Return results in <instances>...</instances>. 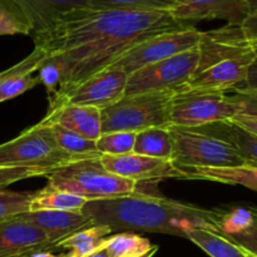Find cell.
Wrapping results in <instances>:
<instances>
[{
  "label": "cell",
  "instance_id": "1",
  "mask_svg": "<svg viewBox=\"0 0 257 257\" xmlns=\"http://www.w3.org/2000/svg\"><path fill=\"white\" fill-rule=\"evenodd\" d=\"M193 25L173 19L168 12L97 10L79 8L70 10L54 25L34 38V45L47 58L59 63L63 78L49 107L60 102L97 73L107 69L120 54L137 43L170 30Z\"/></svg>",
  "mask_w": 257,
  "mask_h": 257
},
{
  "label": "cell",
  "instance_id": "2",
  "mask_svg": "<svg viewBox=\"0 0 257 257\" xmlns=\"http://www.w3.org/2000/svg\"><path fill=\"white\" fill-rule=\"evenodd\" d=\"M82 212L94 225H105L114 231L153 232L187 237L195 228H207L220 233L221 208L198 207L171 198L137 192L107 200L88 201Z\"/></svg>",
  "mask_w": 257,
  "mask_h": 257
},
{
  "label": "cell",
  "instance_id": "3",
  "mask_svg": "<svg viewBox=\"0 0 257 257\" xmlns=\"http://www.w3.org/2000/svg\"><path fill=\"white\" fill-rule=\"evenodd\" d=\"M47 178V187L79 196L87 201L127 196L137 188V182L135 181L105 170L100 157L63 166L49 173Z\"/></svg>",
  "mask_w": 257,
  "mask_h": 257
},
{
  "label": "cell",
  "instance_id": "4",
  "mask_svg": "<svg viewBox=\"0 0 257 257\" xmlns=\"http://www.w3.org/2000/svg\"><path fill=\"white\" fill-rule=\"evenodd\" d=\"M175 90L124 95L102 113V133L135 132L170 125Z\"/></svg>",
  "mask_w": 257,
  "mask_h": 257
},
{
  "label": "cell",
  "instance_id": "5",
  "mask_svg": "<svg viewBox=\"0 0 257 257\" xmlns=\"http://www.w3.org/2000/svg\"><path fill=\"white\" fill-rule=\"evenodd\" d=\"M173 145L172 162L180 170L246 166L243 158L227 141L200 128L168 125Z\"/></svg>",
  "mask_w": 257,
  "mask_h": 257
},
{
  "label": "cell",
  "instance_id": "6",
  "mask_svg": "<svg viewBox=\"0 0 257 257\" xmlns=\"http://www.w3.org/2000/svg\"><path fill=\"white\" fill-rule=\"evenodd\" d=\"M88 158L60 150L49 127L40 120L14 140L0 145V167H37L55 171L63 166Z\"/></svg>",
  "mask_w": 257,
  "mask_h": 257
},
{
  "label": "cell",
  "instance_id": "7",
  "mask_svg": "<svg viewBox=\"0 0 257 257\" xmlns=\"http://www.w3.org/2000/svg\"><path fill=\"white\" fill-rule=\"evenodd\" d=\"M198 49L186 50L161 62L143 67L128 75L124 95L182 89L195 75Z\"/></svg>",
  "mask_w": 257,
  "mask_h": 257
},
{
  "label": "cell",
  "instance_id": "8",
  "mask_svg": "<svg viewBox=\"0 0 257 257\" xmlns=\"http://www.w3.org/2000/svg\"><path fill=\"white\" fill-rule=\"evenodd\" d=\"M237 115V107L227 93L180 89L171 107L170 125L201 128L226 122Z\"/></svg>",
  "mask_w": 257,
  "mask_h": 257
},
{
  "label": "cell",
  "instance_id": "9",
  "mask_svg": "<svg viewBox=\"0 0 257 257\" xmlns=\"http://www.w3.org/2000/svg\"><path fill=\"white\" fill-rule=\"evenodd\" d=\"M201 37L202 32L195 27L153 35L125 50L108 68L120 69L130 75L141 68L193 49L198 45Z\"/></svg>",
  "mask_w": 257,
  "mask_h": 257
},
{
  "label": "cell",
  "instance_id": "10",
  "mask_svg": "<svg viewBox=\"0 0 257 257\" xmlns=\"http://www.w3.org/2000/svg\"><path fill=\"white\" fill-rule=\"evenodd\" d=\"M127 80L128 74L125 72L114 68H107L85 82L80 83L74 90L58 103L67 102L70 104L94 107L102 110L124 97Z\"/></svg>",
  "mask_w": 257,
  "mask_h": 257
},
{
  "label": "cell",
  "instance_id": "11",
  "mask_svg": "<svg viewBox=\"0 0 257 257\" xmlns=\"http://www.w3.org/2000/svg\"><path fill=\"white\" fill-rule=\"evenodd\" d=\"M104 168L120 177L140 181H161L167 178L187 180V175L171 160L127 153L120 156H100Z\"/></svg>",
  "mask_w": 257,
  "mask_h": 257
},
{
  "label": "cell",
  "instance_id": "12",
  "mask_svg": "<svg viewBox=\"0 0 257 257\" xmlns=\"http://www.w3.org/2000/svg\"><path fill=\"white\" fill-rule=\"evenodd\" d=\"M168 13L175 20L188 25L213 19L240 25L250 15L245 0H177Z\"/></svg>",
  "mask_w": 257,
  "mask_h": 257
},
{
  "label": "cell",
  "instance_id": "13",
  "mask_svg": "<svg viewBox=\"0 0 257 257\" xmlns=\"http://www.w3.org/2000/svg\"><path fill=\"white\" fill-rule=\"evenodd\" d=\"M30 30L33 39L49 30L62 15L87 7V0H0Z\"/></svg>",
  "mask_w": 257,
  "mask_h": 257
},
{
  "label": "cell",
  "instance_id": "14",
  "mask_svg": "<svg viewBox=\"0 0 257 257\" xmlns=\"http://www.w3.org/2000/svg\"><path fill=\"white\" fill-rule=\"evenodd\" d=\"M255 59L256 57L252 49L236 58L223 60L193 75L182 89L195 92L227 93L228 90L235 89L246 79L248 68Z\"/></svg>",
  "mask_w": 257,
  "mask_h": 257
},
{
  "label": "cell",
  "instance_id": "15",
  "mask_svg": "<svg viewBox=\"0 0 257 257\" xmlns=\"http://www.w3.org/2000/svg\"><path fill=\"white\" fill-rule=\"evenodd\" d=\"M197 49L198 64L195 75L217 63L245 54L252 50V47L240 37L237 25L226 24L220 29L202 32Z\"/></svg>",
  "mask_w": 257,
  "mask_h": 257
},
{
  "label": "cell",
  "instance_id": "16",
  "mask_svg": "<svg viewBox=\"0 0 257 257\" xmlns=\"http://www.w3.org/2000/svg\"><path fill=\"white\" fill-rule=\"evenodd\" d=\"M19 215L0 221V257L28 256L50 248L47 235Z\"/></svg>",
  "mask_w": 257,
  "mask_h": 257
},
{
  "label": "cell",
  "instance_id": "17",
  "mask_svg": "<svg viewBox=\"0 0 257 257\" xmlns=\"http://www.w3.org/2000/svg\"><path fill=\"white\" fill-rule=\"evenodd\" d=\"M19 217L40 228L47 235L50 248L63 238L94 226L92 218L82 211H28Z\"/></svg>",
  "mask_w": 257,
  "mask_h": 257
},
{
  "label": "cell",
  "instance_id": "18",
  "mask_svg": "<svg viewBox=\"0 0 257 257\" xmlns=\"http://www.w3.org/2000/svg\"><path fill=\"white\" fill-rule=\"evenodd\" d=\"M43 120L62 125L90 141H97L102 135V113L94 107L58 103L48 109Z\"/></svg>",
  "mask_w": 257,
  "mask_h": 257
},
{
  "label": "cell",
  "instance_id": "19",
  "mask_svg": "<svg viewBox=\"0 0 257 257\" xmlns=\"http://www.w3.org/2000/svg\"><path fill=\"white\" fill-rule=\"evenodd\" d=\"M45 58L47 54L44 50L39 47H35L25 59L2 72L0 103L13 99L39 84V78L34 77L33 73L39 69Z\"/></svg>",
  "mask_w": 257,
  "mask_h": 257
},
{
  "label": "cell",
  "instance_id": "20",
  "mask_svg": "<svg viewBox=\"0 0 257 257\" xmlns=\"http://www.w3.org/2000/svg\"><path fill=\"white\" fill-rule=\"evenodd\" d=\"M187 180H206L225 185L243 186L248 190L257 191V167L240 166L223 168H191L183 170Z\"/></svg>",
  "mask_w": 257,
  "mask_h": 257
},
{
  "label": "cell",
  "instance_id": "21",
  "mask_svg": "<svg viewBox=\"0 0 257 257\" xmlns=\"http://www.w3.org/2000/svg\"><path fill=\"white\" fill-rule=\"evenodd\" d=\"M110 233L112 230L108 226L94 225L63 238L53 245V247L67 248L73 257H83L99 250Z\"/></svg>",
  "mask_w": 257,
  "mask_h": 257
},
{
  "label": "cell",
  "instance_id": "22",
  "mask_svg": "<svg viewBox=\"0 0 257 257\" xmlns=\"http://www.w3.org/2000/svg\"><path fill=\"white\" fill-rule=\"evenodd\" d=\"M211 125L217 128L213 136L230 142L243 158L246 166L257 167V136L243 130L231 119Z\"/></svg>",
  "mask_w": 257,
  "mask_h": 257
},
{
  "label": "cell",
  "instance_id": "23",
  "mask_svg": "<svg viewBox=\"0 0 257 257\" xmlns=\"http://www.w3.org/2000/svg\"><path fill=\"white\" fill-rule=\"evenodd\" d=\"M133 153L172 161L173 145L168 127H156L136 135Z\"/></svg>",
  "mask_w": 257,
  "mask_h": 257
},
{
  "label": "cell",
  "instance_id": "24",
  "mask_svg": "<svg viewBox=\"0 0 257 257\" xmlns=\"http://www.w3.org/2000/svg\"><path fill=\"white\" fill-rule=\"evenodd\" d=\"M186 238L196 243L211 257H248L245 250L216 231L195 228L187 233Z\"/></svg>",
  "mask_w": 257,
  "mask_h": 257
},
{
  "label": "cell",
  "instance_id": "25",
  "mask_svg": "<svg viewBox=\"0 0 257 257\" xmlns=\"http://www.w3.org/2000/svg\"><path fill=\"white\" fill-rule=\"evenodd\" d=\"M88 201L79 196L45 187L35 192L29 211H82Z\"/></svg>",
  "mask_w": 257,
  "mask_h": 257
},
{
  "label": "cell",
  "instance_id": "26",
  "mask_svg": "<svg viewBox=\"0 0 257 257\" xmlns=\"http://www.w3.org/2000/svg\"><path fill=\"white\" fill-rule=\"evenodd\" d=\"M42 122L49 127L55 143L64 152L82 158H95L102 156L100 153H98L97 147H95V141L84 138L83 136L72 132V131L62 127V125L55 124V123L44 122L43 119Z\"/></svg>",
  "mask_w": 257,
  "mask_h": 257
},
{
  "label": "cell",
  "instance_id": "27",
  "mask_svg": "<svg viewBox=\"0 0 257 257\" xmlns=\"http://www.w3.org/2000/svg\"><path fill=\"white\" fill-rule=\"evenodd\" d=\"M102 247L109 257H137L153 247L150 240L135 232H120L108 236Z\"/></svg>",
  "mask_w": 257,
  "mask_h": 257
},
{
  "label": "cell",
  "instance_id": "28",
  "mask_svg": "<svg viewBox=\"0 0 257 257\" xmlns=\"http://www.w3.org/2000/svg\"><path fill=\"white\" fill-rule=\"evenodd\" d=\"M177 0H87V7L97 10L170 12Z\"/></svg>",
  "mask_w": 257,
  "mask_h": 257
},
{
  "label": "cell",
  "instance_id": "29",
  "mask_svg": "<svg viewBox=\"0 0 257 257\" xmlns=\"http://www.w3.org/2000/svg\"><path fill=\"white\" fill-rule=\"evenodd\" d=\"M135 132H109L102 133L97 141L95 147L98 153L107 156H120L133 152L136 141Z\"/></svg>",
  "mask_w": 257,
  "mask_h": 257
},
{
  "label": "cell",
  "instance_id": "30",
  "mask_svg": "<svg viewBox=\"0 0 257 257\" xmlns=\"http://www.w3.org/2000/svg\"><path fill=\"white\" fill-rule=\"evenodd\" d=\"M35 192L0 191V221L29 211L30 201Z\"/></svg>",
  "mask_w": 257,
  "mask_h": 257
},
{
  "label": "cell",
  "instance_id": "31",
  "mask_svg": "<svg viewBox=\"0 0 257 257\" xmlns=\"http://www.w3.org/2000/svg\"><path fill=\"white\" fill-rule=\"evenodd\" d=\"M38 78H39L40 83L44 84V87L47 88L48 99H49L50 103L54 99L55 95H57L58 89L60 87V83H62V67L55 60L45 58V60L42 63L39 69H38Z\"/></svg>",
  "mask_w": 257,
  "mask_h": 257
},
{
  "label": "cell",
  "instance_id": "32",
  "mask_svg": "<svg viewBox=\"0 0 257 257\" xmlns=\"http://www.w3.org/2000/svg\"><path fill=\"white\" fill-rule=\"evenodd\" d=\"M49 173H52V171L45 170V168L0 167V191L22 180H27V178L32 177H42V176L47 177Z\"/></svg>",
  "mask_w": 257,
  "mask_h": 257
},
{
  "label": "cell",
  "instance_id": "33",
  "mask_svg": "<svg viewBox=\"0 0 257 257\" xmlns=\"http://www.w3.org/2000/svg\"><path fill=\"white\" fill-rule=\"evenodd\" d=\"M251 210H252L253 217L250 225L236 235L227 236V238L236 243L238 247L245 250L246 252L257 256V207L251 206Z\"/></svg>",
  "mask_w": 257,
  "mask_h": 257
},
{
  "label": "cell",
  "instance_id": "34",
  "mask_svg": "<svg viewBox=\"0 0 257 257\" xmlns=\"http://www.w3.org/2000/svg\"><path fill=\"white\" fill-rule=\"evenodd\" d=\"M30 35L28 25L15 13L0 4V35Z\"/></svg>",
  "mask_w": 257,
  "mask_h": 257
},
{
  "label": "cell",
  "instance_id": "35",
  "mask_svg": "<svg viewBox=\"0 0 257 257\" xmlns=\"http://www.w3.org/2000/svg\"><path fill=\"white\" fill-rule=\"evenodd\" d=\"M228 95L237 107V115L257 117V90H233Z\"/></svg>",
  "mask_w": 257,
  "mask_h": 257
},
{
  "label": "cell",
  "instance_id": "36",
  "mask_svg": "<svg viewBox=\"0 0 257 257\" xmlns=\"http://www.w3.org/2000/svg\"><path fill=\"white\" fill-rule=\"evenodd\" d=\"M237 30L243 42L252 48L257 45V12L248 15L242 24L237 25Z\"/></svg>",
  "mask_w": 257,
  "mask_h": 257
},
{
  "label": "cell",
  "instance_id": "37",
  "mask_svg": "<svg viewBox=\"0 0 257 257\" xmlns=\"http://www.w3.org/2000/svg\"><path fill=\"white\" fill-rule=\"evenodd\" d=\"M232 90H257V59L248 68L246 79Z\"/></svg>",
  "mask_w": 257,
  "mask_h": 257
},
{
  "label": "cell",
  "instance_id": "38",
  "mask_svg": "<svg viewBox=\"0 0 257 257\" xmlns=\"http://www.w3.org/2000/svg\"><path fill=\"white\" fill-rule=\"evenodd\" d=\"M232 122L242 127L243 130L248 131L252 135L257 136V117H245V115H236L233 117Z\"/></svg>",
  "mask_w": 257,
  "mask_h": 257
},
{
  "label": "cell",
  "instance_id": "39",
  "mask_svg": "<svg viewBox=\"0 0 257 257\" xmlns=\"http://www.w3.org/2000/svg\"><path fill=\"white\" fill-rule=\"evenodd\" d=\"M27 257H64V255H54V253L49 252V251H37V252H33Z\"/></svg>",
  "mask_w": 257,
  "mask_h": 257
},
{
  "label": "cell",
  "instance_id": "40",
  "mask_svg": "<svg viewBox=\"0 0 257 257\" xmlns=\"http://www.w3.org/2000/svg\"><path fill=\"white\" fill-rule=\"evenodd\" d=\"M83 257H109V256H108V252L104 250V248L100 247L99 250L94 251V252L89 253V255H85V256H83Z\"/></svg>",
  "mask_w": 257,
  "mask_h": 257
},
{
  "label": "cell",
  "instance_id": "41",
  "mask_svg": "<svg viewBox=\"0 0 257 257\" xmlns=\"http://www.w3.org/2000/svg\"><path fill=\"white\" fill-rule=\"evenodd\" d=\"M245 2L247 4L250 14H253V13L257 12V0H245Z\"/></svg>",
  "mask_w": 257,
  "mask_h": 257
},
{
  "label": "cell",
  "instance_id": "42",
  "mask_svg": "<svg viewBox=\"0 0 257 257\" xmlns=\"http://www.w3.org/2000/svg\"><path fill=\"white\" fill-rule=\"evenodd\" d=\"M157 251H158V247H157V246H153V247L151 248V250L148 251V252L143 253V255H141V256H137V257H152L153 255H155L156 252H157Z\"/></svg>",
  "mask_w": 257,
  "mask_h": 257
},
{
  "label": "cell",
  "instance_id": "43",
  "mask_svg": "<svg viewBox=\"0 0 257 257\" xmlns=\"http://www.w3.org/2000/svg\"><path fill=\"white\" fill-rule=\"evenodd\" d=\"M252 49H253V53H255V57H256V59H257V45H255V47H253Z\"/></svg>",
  "mask_w": 257,
  "mask_h": 257
},
{
  "label": "cell",
  "instance_id": "44",
  "mask_svg": "<svg viewBox=\"0 0 257 257\" xmlns=\"http://www.w3.org/2000/svg\"><path fill=\"white\" fill-rule=\"evenodd\" d=\"M64 257H73L72 255H70V253L69 252H68V253H65V255H64Z\"/></svg>",
  "mask_w": 257,
  "mask_h": 257
},
{
  "label": "cell",
  "instance_id": "45",
  "mask_svg": "<svg viewBox=\"0 0 257 257\" xmlns=\"http://www.w3.org/2000/svg\"><path fill=\"white\" fill-rule=\"evenodd\" d=\"M248 255V257H257V256H255V255H251V253H248V252H246Z\"/></svg>",
  "mask_w": 257,
  "mask_h": 257
},
{
  "label": "cell",
  "instance_id": "46",
  "mask_svg": "<svg viewBox=\"0 0 257 257\" xmlns=\"http://www.w3.org/2000/svg\"><path fill=\"white\" fill-rule=\"evenodd\" d=\"M0 78H2V72H0Z\"/></svg>",
  "mask_w": 257,
  "mask_h": 257
},
{
  "label": "cell",
  "instance_id": "47",
  "mask_svg": "<svg viewBox=\"0 0 257 257\" xmlns=\"http://www.w3.org/2000/svg\"><path fill=\"white\" fill-rule=\"evenodd\" d=\"M18 257H27V256H18Z\"/></svg>",
  "mask_w": 257,
  "mask_h": 257
},
{
  "label": "cell",
  "instance_id": "48",
  "mask_svg": "<svg viewBox=\"0 0 257 257\" xmlns=\"http://www.w3.org/2000/svg\"><path fill=\"white\" fill-rule=\"evenodd\" d=\"M0 4H2V3H0Z\"/></svg>",
  "mask_w": 257,
  "mask_h": 257
}]
</instances>
